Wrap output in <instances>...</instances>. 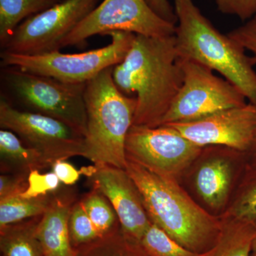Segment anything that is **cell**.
I'll return each mask as SVG.
<instances>
[{
	"instance_id": "7",
	"label": "cell",
	"mask_w": 256,
	"mask_h": 256,
	"mask_svg": "<svg viewBox=\"0 0 256 256\" xmlns=\"http://www.w3.org/2000/svg\"><path fill=\"white\" fill-rule=\"evenodd\" d=\"M248 165V153L224 146L202 148L180 183L206 212L220 218Z\"/></svg>"
},
{
	"instance_id": "28",
	"label": "cell",
	"mask_w": 256,
	"mask_h": 256,
	"mask_svg": "<svg viewBox=\"0 0 256 256\" xmlns=\"http://www.w3.org/2000/svg\"><path fill=\"white\" fill-rule=\"evenodd\" d=\"M216 2L220 12L237 16L242 21L256 16V0H216Z\"/></svg>"
},
{
	"instance_id": "14",
	"label": "cell",
	"mask_w": 256,
	"mask_h": 256,
	"mask_svg": "<svg viewBox=\"0 0 256 256\" xmlns=\"http://www.w3.org/2000/svg\"><path fill=\"white\" fill-rule=\"evenodd\" d=\"M92 184L109 200L124 233L140 242L152 222L143 203L142 195L127 170L111 165L82 168Z\"/></svg>"
},
{
	"instance_id": "4",
	"label": "cell",
	"mask_w": 256,
	"mask_h": 256,
	"mask_svg": "<svg viewBox=\"0 0 256 256\" xmlns=\"http://www.w3.org/2000/svg\"><path fill=\"white\" fill-rule=\"evenodd\" d=\"M112 68L106 69L86 82L84 158L94 164L126 170V138L134 122L137 100L116 87Z\"/></svg>"
},
{
	"instance_id": "33",
	"label": "cell",
	"mask_w": 256,
	"mask_h": 256,
	"mask_svg": "<svg viewBox=\"0 0 256 256\" xmlns=\"http://www.w3.org/2000/svg\"><path fill=\"white\" fill-rule=\"evenodd\" d=\"M252 256H256V237L254 240V244H252Z\"/></svg>"
},
{
	"instance_id": "13",
	"label": "cell",
	"mask_w": 256,
	"mask_h": 256,
	"mask_svg": "<svg viewBox=\"0 0 256 256\" xmlns=\"http://www.w3.org/2000/svg\"><path fill=\"white\" fill-rule=\"evenodd\" d=\"M166 124L200 148L224 146L248 154L256 138V106L248 102L195 120Z\"/></svg>"
},
{
	"instance_id": "29",
	"label": "cell",
	"mask_w": 256,
	"mask_h": 256,
	"mask_svg": "<svg viewBox=\"0 0 256 256\" xmlns=\"http://www.w3.org/2000/svg\"><path fill=\"white\" fill-rule=\"evenodd\" d=\"M28 174L15 173L0 176V200L22 195L28 188Z\"/></svg>"
},
{
	"instance_id": "16",
	"label": "cell",
	"mask_w": 256,
	"mask_h": 256,
	"mask_svg": "<svg viewBox=\"0 0 256 256\" xmlns=\"http://www.w3.org/2000/svg\"><path fill=\"white\" fill-rule=\"evenodd\" d=\"M222 229L217 242L204 256H252L256 222L220 218Z\"/></svg>"
},
{
	"instance_id": "18",
	"label": "cell",
	"mask_w": 256,
	"mask_h": 256,
	"mask_svg": "<svg viewBox=\"0 0 256 256\" xmlns=\"http://www.w3.org/2000/svg\"><path fill=\"white\" fill-rule=\"evenodd\" d=\"M0 154L4 163L14 168L18 173L30 174L52 166L40 152L26 146L15 133L8 130H0Z\"/></svg>"
},
{
	"instance_id": "31",
	"label": "cell",
	"mask_w": 256,
	"mask_h": 256,
	"mask_svg": "<svg viewBox=\"0 0 256 256\" xmlns=\"http://www.w3.org/2000/svg\"><path fill=\"white\" fill-rule=\"evenodd\" d=\"M151 9L156 13L160 18H163L168 22L176 25L178 18L174 6L169 0H146Z\"/></svg>"
},
{
	"instance_id": "12",
	"label": "cell",
	"mask_w": 256,
	"mask_h": 256,
	"mask_svg": "<svg viewBox=\"0 0 256 256\" xmlns=\"http://www.w3.org/2000/svg\"><path fill=\"white\" fill-rule=\"evenodd\" d=\"M0 126L15 133L53 165L60 160L84 156L85 137L58 120L14 107L0 97Z\"/></svg>"
},
{
	"instance_id": "22",
	"label": "cell",
	"mask_w": 256,
	"mask_h": 256,
	"mask_svg": "<svg viewBox=\"0 0 256 256\" xmlns=\"http://www.w3.org/2000/svg\"><path fill=\"white\" fill-rule=\"evenodd\" d=\"M220 218L256 222V168L248 165L228 208Z\"/></svg>"
},
{
	"instance_id": "32",
	"label": "cell",
	"mask_w": 256,
	"mask_h": 256,
	"mask_svg": "<svg viewBox=\"0 0 256 256\" xmlns=\"http://www.w3.org/2000/svg\"><path fill=\"white\" fill-rule=\"evenodd\" d=\"M248 165L256 168V134L254 146H252V150L249 152L248 154Z\"/></svg>"
},
{
	"instance_id": "10",
	"label": "cell",
	"mask_w": 256,
	"mask_h": 256,
	"mask_svg": "<svg viewBox=\"0 0 256 256\" xmlns=\"http://www.w3.org/2000/svg\"><path fill=\"white\" fill-rule=\"evenodd\" d=\"M176 25L165 21L146 0H104L66 37L60 48L80 46L88 38L112 32L150 37L173 36Z\"/></svg>"
},
{
	"instance_id": "17",
	"label": "cell",
	"mask_w": 256,
	"mask_h": 256,
	"mask_svg": "<svg viewBox=\"0 0 256 256\" xmlns=\"http://www.w3.org/2000/svg\"><path fill=\"white\" fill-rule=\"evenodd\" d=\"M42 216L0 228L2 256H44L37 238V225Z\"/></svg>"
},
{
	"instance_id": "23",
	"label": "cell",
	"mask_w": 256,
	"mask_h": 256,
	"mask_svg": "<svg viewBox=\"0 0 256 256\" xmlns=\"http://www.w3.org/2000/svg\"><path fill=\"white\" fill-rule=\"evenodd\" d=\"M80 202L100 238L120 226L118 217L110 202L97 188H92Z\"/></svg>"
},
{
	"instance_id": "20",
	"label": "cell",
	"mask_w": 256,
	"mask_h": 256,
	"mask_svg": "<svg viewBox=\"0 0 256 256\" xmlns=\"http://www.w3.org/2000/svg\"><path fill=\"white\" fill-rule=\"evenodd\" d=\"M76 250V256H150L140 242L126 236L120 226Z\"/></svg>"
},
{
	"instance_id": "9",
	"label": "cell",
	"mask_w": 256,
	"mask_h": 256,
	"mask_svg": "<svg viewBox=\"0 0 256 256\" xmlns=\"http://www.w3.org/2000/svg\"><path fill=\"white\" fill-rule=\"evenodd\" d=\"M202 149L170 124H132L126 141L127 160L178 182Z\"/></svg>"
},
{
	"instance_id": "8",
	"label": "cell",
	"mask_w": 256,
	"mask_h": 256,
	"mask_svg": "<svg viewBox=\"0 0 256 256\" xmlns=\"http://www.w3.org/2000/svg\"><path fill=\"white\" fill-rule=\"evenodd\" d=\"M180 62L182 85L160 126L195 120L246 104L238 88L213 70L192 60L180 58Z\"/></svg>"
},
{
	"instance_id": "25",
	"label": "cell",
	"mask_w": 256,
	"mask_h": 256,
	"mask_svg": "<svg viewBox=\"0 0 256 256\" xmlns=\"http://www.w3.org/2000/svg\"><path fill=\"white\" fill-rule=\"evenodd\" d=\"M68 227L70 242L75 249L100 238L80 200L74 204L70 210Z\"/></svg>"
},
{
	"instance_id": "11",
	"label": "cell",
	"mask_w": 256,
	"mask_h": 256,
	"mask_svg": "<svg viewBox=\"0 0 256 256\" xmlns=\"http://www.w3.org/2000/svg\"><path fill=\"white\" fill-rule=\"evenodd\" d=\"M99 0H60L20 24L1 52L37 55L62 50V42L98 6Z\"/></svg>"
},
{
	"instance_id": "1",
	"label": "cell",
	"mask_w": 256,
	"mask_h": 256,
	"mask_svg": "<svg viewBox=\"0 0 256 256\" xmlns=\"http://www.w3.org/2000/svg\"><path fill=\"white\" fill-rule=\"evenodd\" d=\"M112 75L122 94H136L133 124L160 126L183 82L174 35H136L124 60L112 68Z\"/></svg>"
},
{
	"instance_id": "30",
	"label": "cell",
	"mask_w": 256,
	"mask_h": 256,
	"mask_svg": "<svg viewBox=\"0 0 256 256\" xmlns=\"http://www.w3.org/2000/svg\"><path fill=\"white\" fill-rule=\"evenodd\" d=\"M52 172L60 178V182L72 186L78 181L80 175L82 174V170H78L67 162L66 160H60L56 162L52 166Z\"/></svg>"
},
{
	"instance_id": "5",
	"label": "cell",
	"mask_w": 256,
	"mask_h": 256,
	"mask_svg": "<svg viewBox=\"0 0 256 256\" xmlns=\"http://www.w3.org/2000/svg\"><path fill=\"white\" fill-rule=\"evenodd\" d=\"M1 96L14 107L50 116L68 124L85 137L86 84H72L52 77L1 67Z\"/></svg>"
},
{
	"instance_id": "24",
	"label": "cell",
	"mask_w": 256,
	"mask_h": 256,
	"mask_svg": "<svg viewBox=\"0 0 256 256\" xmlns=\"http://www.w3.org/2000/svg\"><path fill=\"white\" fill-rule=\"evenodd\" d=\"M140 244L150 256H204L192 252L175 242L156 224H151Z\"/></svg>"
},
{
	"instance_id": "3",
	"label": "cell",
	"mask_w": 256,
	"mask_h": 256,
	"mask_svg": "<svg viewBox=\"0 0 256 256\" xmlns=\"http://www.w3.org/2000/svg\"><path fill=\"white\" fill-rule=\"evenodd\" d=\"M174 8L178 58L220 74L256 106V72L246 50L228 34L220 33L193 0H174Z\"/></svg>"
},
{
	"instance_id": "21",
	"label": "cell",
	"mask_w": 256,
	"mask_h": 256,
	"mask_svg": "<svg viewBox=\"0 0 256 256\" xmlns=\"http://www.w3.org/2000/svg\"><path fill=\"white\" fill-rule=\"evenodd\" d=\"M54 193L36 197L18 195L0 200V228L43 215Z\"/></svg>"
},
{
	"instance_id": "27",
	"label": "cell",
	"mask_w": 256,
	"mask_h": 256,
	"mask_svg": "<svg viewBox=\"0 0 256 256\" xmlns=\"http://www.w3.org/2000/svg\"><path fill=\"white\" fill-rule=\"evenodd\" d=\"M234 41L238 42L246 50L252 53L250 60L254 66L256 65V16L249 20L247 22L234 28L228 34Z\"/></svg>"
},
{
	"instance_id": "26",
	"label": "cell",
	"mask_w": 256,
	"mask_h": 256,
	"mask_svg": "<svg viewBox=\"0 0 256 256\" xmlns=\"http://www.w3.org/2000/svg\"><path fill=\"white\" fill-rule=\"evenodd\" d=\"M60 181L54 173L40 174V171H34L28 174V188L22 196L36 197L50 194L60 188Z\"/></svg>"
},
{
	"instance_id": "2",
	"label": "cell",
	"mask_w": 256,
	"mask_h": 256,
	"mask_svg": "<svg viewBox=\"0 0 256 256\" xmlns=\"http://www.w3.org/2000/svg\"><path fill=\"white\" fill-rule=\"evenodd\" d=\"M126 170L137 184L152 223L192 252L205 254L215 245L222 220L204 210L180 183L127 160Z\"/></svg>"
},
{
	"instance_id": "6",
	"label": "cell",
	"mask_w": 256,
	"mask_h": 256,
	"mask_svg": "<svg viewBox=\"0 0 256 256\" xmlns=\"http://www.w3.org/2000/svg\"><path fill=\"white\" fill-rule=\"evenodd\" d=\"M106 35L111 38L108 45L82 53L63 54L56 50L24 55L1 52L0 66L15 67L64 82L86 84L106 69L121 63L136 36L124 32H112Z\"/></svg>"
},
{
	"instance_id": "19",
	"label": "cell",
	"mask_w": 256,
	"mask_h": 256,
	"mask_svg": "<svg viewBox=\"0 0 256 256\" xmlns=\"http://www.w3.org/2000/svg\"><path fill=\"white\" fill-rule=\"evenodd\" d=\"M60 0H0V46L1 48L18 25Z\"/></svg>"
},
{
	"instance_id": "15",
	"label": "cell",
	"mask_w": 256,
	"mask_h": 256,
	"mask_svg": "<svg viewBox=\"0 0 256 256\" xmlns=\"http://www.w3.org/2000/svg\"><path fill=\"white\" fill-rule=\"evenodd\" d=\"M73 194L54 195L53 200L37 225L36 235L44 256H76L69 234L68 220Z\"/></svg>"
}]
</instances>
